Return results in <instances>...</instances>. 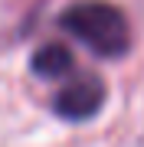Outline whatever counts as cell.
Here are the masks:
<instances>
[{
    "label": "cell",
    "instance_id": "cell-1",
    "mask_svg": "<svg viewBox=\"0 0 144 147\" xmlns=\"http://www.w3.org/2000/svg\"><path fill=\"white\" fill-rule=\"evenodd\" d=\"M59 26L98 59H121L131 49V23L108 0H75L59 13Z\"/></svg>",
    "mask_w": 144,
    "mask_h": 147
},
{
    "label": "cell",
    "instance_id": "cell-2",
    "mask_svg": "<svg viewBox=\"0 0 144 147\" xmlns=\"http://www.w3.org/2000/svg\"><path fill=\"white\" fill-rule=\"evenodd\" d=\"M105 98L108 88L95 72H72L69 82L53 95V111L62 121H89L101 111Z\"/></svg>",
    "mask_w": 144,
    "mask_h": 147
},
{
    "label": "cell",
    "instance_id": "cell-3",
    "mask_svg": "<svg viewBox=\"0 0 144 147\" xmlns=\"http://www.w3.org/2000/svg\"><path fill=\"white\" fill-rule=\"evenodd\" d=\"M30 69H33V75H39V79L56 82V79H66V75L75 72V59H72L66 42H43V46L33 53Z\"/></svg>",
    "mask_w": 144,
    "mask_h": 147
}]
</instances>
